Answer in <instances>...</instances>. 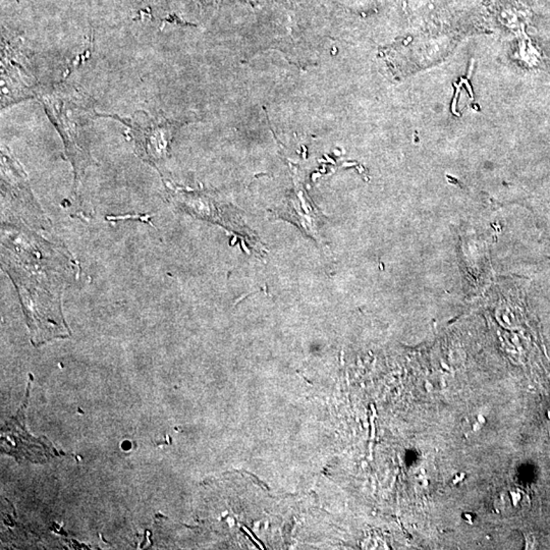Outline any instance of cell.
<instances>
[{
	"label": "cell",
	"mask_w": 550,
	"mask_h": 550,
	"mask_svg": "<svg viewBox=\"0 0 550 550\" xmlns=\"http://www.w3.org/2000/svg\"><path fill=\"white\" fill-rule=\"evenodd\" d=\"M36 99L43 106L64 143L65 155L74 172V192L85 170L95 164L91 155V134L98 118L92 99L73 85H42Z\"/></svg>",
	"instance_id": "cell-1"
},
{
	"label": "cell",
	"mask_w": 550,
	"mask_h": 550,
	"mask_svg": "<svg viewBox=\"0 0 550 550\" xmlns=\"http://www.w3.org/2000/svg\"><path fill=\"white\" fill-rule=\"evenodd\" d=\"M98 118H109L125 125L138 155L155 169L169 157L174 135L183 125L176 120L150 116L144 111H138L127 118L109 113H98Z\"/></svg>",
	"instance_id": "cell-2"
}]
</instances>
